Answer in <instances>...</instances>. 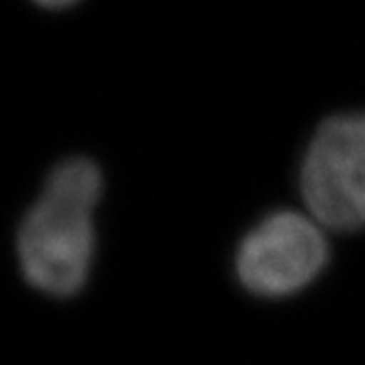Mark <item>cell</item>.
I'll return each instance as SVG.
<instances>
[{
  "instance_id": "1",
  "label": "cell",
  "mask_w": 365,
  "mask_h": 365,
  "mask_svg": "<svg viewBox=\"0 0 365 365\" xmlns=\"http://www.w3.org/2000/svg\"><path fill=\"white\" fill-rule=\"evenodd\" d=\"M103 192L101 170L84 156L58 163L18 227L20 271L34 289L71 297L84 289L95 253L93 212Z\"/></svg>"
},
{
  "instance_id": "2",
  "label": "cell",
  "mask_w": 365,
  "mask_h": 365,
  "mask_svg": "<svg viewBox=\"0 0 365 365\" xmlns=\"http://www.w3.org/2000/svg\"><path fill=\"white\" fill-rule=\"evenodd\" d=\"M299 190L322 227L365 229V113L334 115L317 128L302 159Z\"/></svg>"
},
{
  "instance_id": "3",
  "label": "cell",
  "mask_w": 365,
  "mask_h": 365,
  "mask_svg": "<svg viewBox=\"0 0 365 365\" xmlns=\"http://www.w3.org/2000/svg\"><path fill=\"white\" fill-rule=\"evenodd\" d=\"M328 257V240L315 218L279 210L264 216L238 245L236 275L257 297H291L319 277Z\"/></svg>"
},
{
  "instance_id": "4",
  "label": "cell",
  "mask_w": 365,
  "mask_h": 365,
  "mask_svg": "<svg viewBox=\"0 0 365 365\" xmlns=\"http://www.w3.org/2000/svg\"><path fill=\"white\" fill-rule=\"evenodd\" d=\"M40 7H46V9H64V7H71L75 5L77 0H34Z\"/></svg>"
}]
</instances>
